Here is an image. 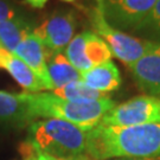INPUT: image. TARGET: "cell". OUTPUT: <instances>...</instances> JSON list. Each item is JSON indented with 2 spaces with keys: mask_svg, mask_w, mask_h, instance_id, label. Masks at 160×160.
I'll list each match as a JSON object with an SVG mask.
<instances>
[{
  "mask_svg": "<svg viewBox=\"0 0 160 160\" xmlns=\"http://www.w3.org/2000/svg\"><path fill=\"white\" fill-rule=\"evenodd\" d=\"M87 151L95 160L160 157V122L125 127L98 123L87 132Z\"/></svg>",
  "mask_w": 160,
  "mask_h": 160,
  "instance_id": "1",
  "label": "cell"
},
{
  "mask_svg": "<svg viewBox=\"0 0 160 160\" xmlns=\"http://www.w3.org/2000/svg\"><path fill=\"white\" fill-rule=\"evenodd\" d=\"M34 119H57L68 121L84 132L92 131L115 103L108 96L95 101H68L52 92H24Z\"/></svg>",
  "mask_w": 160,
  "mask_h": 160,
  "instance_id": "2",
  "label": "cell"
},
{
  "mask_svg": "<svg viewBox=\"0 0 160 160\" xmlns=\"http://www.w3.org/2000/svg\"><path fill=\"white\" fill-rule=\"evenodd\" d=\"M26 141L57 160H92L87 151V132L68 121H34L29 127Z\"/></svg>",
  "mask_w": 160,
  "mask_h": 160,
  "instance_id": "3",
  "label": "cell"
},
{
  "mask_svg": "<svg viewBox=\"0 0 160 160\" xmlns=\"http://www.w3.org/2000/svg\"><path fill=\"white\" fill-rule=\"evenodd\" d=\"M92 26L95 33L108 45L112 55L131 68L152 48L154 42L133 37L123 31L114 29L104 19L102 10L97 6L90 13Z\"/></svg>",
  "mask_w": 160,
  "mask_h": 160,
  "instance_id": "4",
  "label": "cell"
},
{
  "mask_svg": "<svg viewBox=\"0 0 160 160\" xmlns=\"http://www.w3.org/2000/svg\"><path fill=\"white\" fill-rule=\"evenodd\" d=\"M160 122V97L141 95L115 106L102 118L103 126H135Z\"/></svg>",
  "mask_w": 160,
  "mask_h": 160,
  "instance_id": "5",
  "label": "cell"
},
{
  "mask_svg": "<svg viewBox=\"0 0 160 160\" xmlns=\"http://www.w3.org/2000/svg\"><path fill=\"white\" fill-rule=\"evenodd\" d=\"M64 55L81 74L110 61L113 56L104 40L92 31L74 36L65 48Z\"/></svg>",
  "mask_w": 160,
  "mask_h": 160,
  "instance_id": "6",
  "label": "cell"
},
{
  "mask_svg": "<svg viewBox=\"0 0 160 160\" xmlns=\"http://www.w3.org/2000/svg\"><path fill=\"white\" fill-rule=\"evenodd\" d=\"M158 0H103L100 7L104 19L114 29L134 31L148 16Z\"/></svg>",
  "mask_w": 160,
  "mask_h": 160,
  "instance_id": "7",
  "label": "cell"
},
{
  "mask_svg": "<svg viewBox=\"0 0 160 160\" xmlns=\"http://www.w3.org/2000/svg\"><path fill=\"white\" fill-rule=\"evenodd\" d=\"M76 24L72 12H57L33 29V33L49 51L63 52L74 38Z\"/></svg>",
  "mask_w": 160,
  "mask_h": 160,
  "instance_id": "8",
  "label": "cell"
},
{
  "mask_svg": "<svg viewBox=\"0 0 160 160\" xmlns=\"http://www.w3.org/2000/svg\"><path fill=\"white\" fill-rule=\"evenodd\" d=\"M132 75L142 92L160 97V43L152 48L131 67Z\"/></svg>",
  "mask_w": 160,
  "mask_h": 160,
  "instance_id": "9",
  "label": "cell"
},
{
  "mask_svg": "<svg viewBox=\"0 0 160 160\" xmlns=\"http://www.w3.org/2000/svg\"><path fill=\"white\" fill-rule=\"evenodd\" d=\"M13 53L20 58L37 75V77L43 82L45 89L52 90V92L55 90V87L50 78L48 65H46L45 46L43 45L39 38L33 33V31L20 42V44L16 48Z\"/></svg>",
  "mask_w": 160,
  "mask_h": 160,
  "instance_id": "10",
  "label": "cell"
},
{
  "mask_svg": "<svg viewBox=\"0 0 160 160\" xmlns=\"http://www.w3.org/2000/svg\"><path fill=\"white\" fill-rule=\"evenodd\" d=\"M0 121L24 127L37 121L29 108L25 94H12L0 90Z\"/></svg>",
  "mask_w": 160,
  "mask_h": 160,
  "instance_id": "11",
  "label": "cell"
},
{
  "mask_svg": "<svg viewBox=\"0 0 160 160\" xmlns=\"http://www.w3.org/2000/svg\"><path fill=\"white\" fill-rule=\"evenodd\" d=\"M0 68L5 69L19 86L28 92H39L45 89L37 75L14 53L2 49L0 53Z\"/></svg>",
  "mask_w": 160,
  "mask_h": 160,
  "instance_id": "12",
  "label": "cell"
},
{
  "mask_svg": "<svg viewBox=\"0 0 160 160\" xmlns=\"http://www.w3.org/2000/svg\"><path fill=\"white\" fill-rule=\"evenodd\" d=\"M82 81L89 88L102 94L114 92L121 86L120 70L110 59L82 74Z\"/></svg>",
  "mask_w": 160,
  "mask_h": 160,
  "instance_id": "13",
  "label": "cell"
},
{
  "mask_svg": "<svg viewBox=\"0 0 160 160\" xmlns=\"http://www.w3.org/2000/svg\"><path fill=\"white\" fill-rule=\"evenodd\" d=\"M46 65L55 89L82 80V74L69 62L63 52H46Z\"/></svg>",
  "mask_w": 160,
  "mask_h": 160,
  "instance_id": "14",
  "label": "cell"
},
{
  "mask_svg": "<svg viewBox=\"0 0 160 160\" xmlns=\"http://www.w3.org/2000/svg\"><path fill=\"white\" fill-rule=\"evenodd\" d=\"M33 29L22 17L0 23V45L5 50L13 53L20 42L28 37Z\"/></svg>",
  "mask_w": 160,
  "mask_h": 160,
  "instance_id": "15",
  "label": "cell"
},
{
  "mask_svg": "<svg viewBox=\"0 0 160 160\" xmlns=\"http://www.w3.org/2000/svg\"><path fill=\"white\" fill-rule=\"evenodd\" d=\"M52 94L68 101H95L106 97L102 92L89 88L82 80L57 88L52 92Z\"/></svg>",
  "mask_w": 160,
  "mask_h": 160,
  "instance_id": "16",
  "label": "cell"
},
{
  "mask_svg": "<svg viewBox=\"0 0 160 160\" xmlns=\"http://www.w3.org/2000/svg\"><path fill=\"white\" fill-rule=\"evenodd\" d=\"M133 32L139 34L141 39L160 43V0L157 1L148 16Z\"/></svg>",
  "mask_w": 160,
  "mask_h": 160,
  "instance_id": "17",
  "label": "cell"
},
{
  "mask_svg": "<svg viewBox=\"0 0 160 160\" xmlns=\"http://www.w3.org/2000/svg\"><path fill=\"white\" fill-rule=\"evenodd\" d=\"M20 16H18L17 10L12 7L10 4H7L4 0H0V23L17 19Z\"/></svg>",
  "mask_w": 160,
  "mask_h": 160,
  "instance_id": "18",
  "label": "cell"
},
{
  "mask_svg": "<svg viewBox=\"0 0 160 160\" xmlns=\"http://www.w3.org/2000/svg\"><path fill=\"white\" fill-rule=\"evenodd\" d=\"M20 152L23 154L24 160H37V154H38V149L34 148L33 146L29 143L28 141L22 145L20 147Z\"/></svg>",
  "mask_w": 160,
  "mask_h": 160,
  "instance_id": "19",
  "label": "cell"
},
{
  "mask_svg": "<svg viewBox=\"0 0 160 160\" xmlns=\"http://www.w3.org/2000/svg\"><path fill=\"white\" fill-rule=\"evenodd\" d=\"M26 2L34 8H42L43 6H45L48 0H26Z\"/></svg>",
  "mask_w": 160,
  "mask_h": 160,
  "instance_id": "20",
  "label": "cell"
},
{
  "mask_svg": "<svg viewBox=\"0 0 160 160\" xmlns=\"http://www.w3.org/2000/svg\"><path fill=\"white\" fill-rule=\"evenodd\" d=\"M37 160H57V159H55L53 157L46 154V153H44V152H40V151H38V154H37Z\"/></svg>",
  "mask_w": 160,
  "mask_h": 160,
  "instance_id": "21",
  "label": "cell"
},
{
  "mask_svg": "<svg viewBox=\"0 0 160 160\" xmlns=\"http://www.w3.org/2000/svg\"><path fill=\"white\" fill-rule=\"evenodd\" d=\"M112 160H160V157H154V158H120V159Z\"/></svg>",
  "mask_w": 160,
  "mask_h": 160,
  "instance_id": "22",
  "label": "cell"
},
{
  "mask_svg": "<svg viewBox=\"0 0 160 160\" xmlns=\"http://www.w3.org/2000/svg\"><path fill=\"white\" fill-rule=\"evenodd\" d=\"M63 1H67V2H71V1H75V0H63ZM97 1V6L98 7H101L103 4V0H96Z\"/></svg>",
  "mask_w": 160,
  "mask_h": 160,
  "instance_id": "23",
  "label": "cell"
},
{
  "mask_svg": "<svg viewBox=\"0 0 160 160\" xmlns=\"http://www.w3.org/2000/svg\"><path fill=\"white\" fill-rule=\"evenodd\" d=\"M2 49H4V48H2V46L0 45V53H1V51H2Z\"/></svg>",
  "mask_w": 160,
  "mask_h": 160,
  "instance_id": "24",
  "label": "cell"
}]
</instances>
